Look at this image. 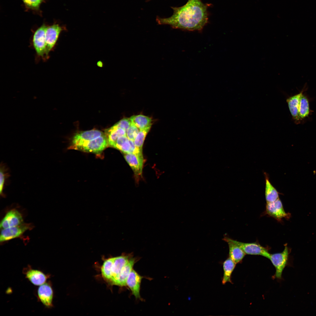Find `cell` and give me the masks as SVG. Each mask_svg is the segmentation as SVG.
Instances as JSON below:
<instances>
[{
	"label": "cell",
	"instance_id": "1",
	"mask_svg": "<svg viewBox=\"0 0 316 316\" xmlns=\"http://www.w3.org/2000/svg\"><path fill=\"white\" fill-rule=\"evenodd\" d=\"M209 5L201 0H188L181 6L171 7L173 13L170 17L157 16L156 20L159 25H169L173 28L201 31L208 23Z\"/></svg>",
	"mask_w": 316,
	"mask_h": 316
},
{
	"label": "cell",
	"instance_id": "2",
	"mask_svg": "<svg viewBox=\"0 0 316 316\" xmlns=\"http://www.w3.org/2000/svg\"><path fill=\"white\" fill-rule=\"evenodd\" d=\"M123 255L106 260L101 267L102 276L107 282L114 285L123 269L131 257Z\"/></svg>",
	"mask_w": 316,
	"mask_h": 316
},
{
	"label": "cell",
	"instance_id": "3",
	"mask_svg": "<svg viewBox=\"0 0 316 316\" xmlns=\"http://www.w3.org/2000/svg\"><path fill=\"white\" fill-rule=\"evenodd\" d=\"M104 133L96 129L78 132L73 137L68 149L81 150L93 144Z\"/></svg>",
	"mask_w": 316,
	"mask_h": 316
},
{
	"label": "cell",
	"instance_id": "4",
	"mask_svg": "<svg viewBox=\"0 0 316 316\" xmlns=\"http://www.w3.org/2000/svg\"><path fill=\"white\" fill-rule=\"evenodd\" d=\"M64 28L57 24L47 26L45 34L46 50L44 61L49 59V53L53 49L60 34Z\"/></svg>",
	"mask_w": 316,
	"mask_h": 316
},
{
	"label": "cell",
	"instance_id": "5",
	"mask_svg": "<svg viewBox=\"0 0 316 316\" xmlns=\"http://www.w3.org/2000/svg\"><path fill=\"white\" fill-rule=\"evenodd\" d=\"M289 251L286 244L283 251L280 253L270 254L269 259L276 269L275 277L281 278L282 272L287 265L288 260Z\"/></svg>",
	"mask_w": 316,
	"mask_h": 316
},
{
	"label": "cell",
	"instance_id": "6",
	"mask_svg": "<svg viewBox=\"0 0 316 316\" xmlns=\"http://www.w3.org/2000/svg\"><path fill=\"white\" fill-rule=\"evenodd\" d=\"M47 26L43 24L35 32L32 43L37 56L44 60L46 50V31Z\"/></svg>",
	"mask_w": 316,
	"mask_h": 316
},
{
	"label": "cell",
	"instance_id": "7",
	"mask_svg": "<svg viewBox=\"0 0 316 316\" xmlns=\"http://www.w3.org/2000/svg\"><path fill=\"white\" fill-rule=\"evenodd\" d=\"M265 212L267 214L278 221L283 218H288L290 216V214L285 212L279 198L274 202L267 203Z\"/></svg>",
	"mask_w": 316,
	"mask_h": 316
},
{
	"label": "cell",
	"instance_id": "8",
	"mask_svg": "<svg viewBox=\"0 0 316 316\" xmlns=\"http://www.w3.org/2000/svg\"><path fill=\"white\" fill-rule=\"evenodd\" d=\"M245 254L260 255L269 259L270 254L267 249L257 242L245 243L234 240Z\"/></svg>",
	"mask_w": 316,
	"mask_h": 316
},
{
	"label": "cell",
	"instance_id": "9",
	"mask_svg": "<svg viewBox=\"0 0 316 316\" xmlns=\"http://www.w3.org/2000/svg\"><path fill=\"white\" fill-rule=\"evenodd\" d=\"M30 227V224L23 223L16 226L2 229L1 232L0 241L3 242L19 237Z\"/></svg>",
	"mask_w": 316,
	"mask_h": 316
},
{
	"label": "cell",
	"instance_id": "10",
	"mask_svg": "<svg viewBox=\"0 0 316 316\" xmlns=\"http://www.w3.org/2000/svg\"><path fill=\"white\" fill-rule=\"evenodd\" d=\"M111 147L119 150L125 153H139L142 150L137 147L133 141L129 140L126 135L119 137Z\"/></svg>",
	"mask_w": 316,
	"mask_h": 316
},
{
	"label": "cell",
	"instance_id": "11",
	"mask_svg": "<svg viewBox=\"0 0 316 316\" xmlns=\"http://www.w3.org/2000/svg\"><path fill=\"white\" fill-rule=\"evenodd\" d=\"M23 219L21 213L15 209L8 212L1 222L0 227L2 229L16 226L23 224Z\"/></svg>",
	"mask_w": 316,
	"mask_h": 316
},
{
	"label": "cell",
	"instance_id": "12",
	"mask_svg": "<svg viewBox=\"0 0 316 316\" xmlns=\"http://www.w3.org/2000/svg\"><path fill=\"white\" fill-rule=\"evenodd\" d=\"M125 154L124 157L135 176H142L143 164L142 153Z\"/></svg>",
	"mask_w": 316,
	"mask_h": 316
},
{
	"label": "cell",
	"instance_id": "13",
	"mask_svg": "<svg viewBox=\"0 0 316 316\" xmlns=\"http://www.w3.org/2000/svg\"><path fill=\"white\" fill-rule=\"evenodd\" d=\"M37 294L40 301L45 306L48 308L52 306L53 292L49 283H45L40 285L37 290Z\"/></svg>",
	"mask_w": 316,
	"mask_h": 316
},
{
	"label": "cell",
	"instance_id": "14",
	"mask_svg": "<svg viewBox=\"0 0 316 316\" xmlns=\"http://www.w3.org/2000/svg\"><path fill=\"white\" fill-rule=\"evenodd\" d=\"M306 84L298 94L291 96L286 100L289 111L293 119L296 123H299L301 120L299 116L298 108L300 100L303 92L306 90Z\"/></svg>",
	"mask_w": 316,
	"mask_h": 316
},
{
	"label": "cell",
	"instance_id": "15",
	"mask_svg": "<svg viewBox=\"0 0 316 316\" xmlns=\"http://www.w3.org/2000/svg\"><path fill=\"white\" fill-rule=\"evenodd\" d=\"M143 277L133 269L127 279L126 284L131 290L133 294L136 299L141 300L140 290L141 280Z\"/></svg>",
	"mask_w": 316,
	"mask_h": 316
},
{
	"label": "cell",
	"instance_id": "16",
	"mask_svg": "<svg viewBox=\"0 0 316 316\" xmlns=\"http://www.w3.org/2000/svg\"><path fill=\"white\" fill-rule=\"evenodd\" d=\"M23 273L26 278L33 284L40 286L45 283L47 276L42 271L28 267L24 269Z\"/></svg>",
	"mask_w": 316,
	"mask_h": 316
},
{
	"label": "cell",
	"instance_id": "17",
	"mask_svg": "<svg viewBox=\"0 0 316 316\" xmlns=\"http://www.w3.org/2000/svg\"><path fill=\"white\" fill-rule=\"evenodd\" d=\"M223 240L228 245L229 257L236 263L241 262L245 255L243 250L235 242L234 240L227 237H225Z\"/></svg>",
	"mask_w": 316,
	"mask_h": 316
},
{
	"label": "cell",
	"instance_id": "18",
	"mask_svg": "<svg viewBox=\"0 0 316 316\" xmlns=\"http://www.w3.org/2000/svg\"><path fill=\"white\" fill-rule=\"evenodd\" d=\"M135 262V260L131 258L128 262L123 269L115 285L121 286H126V282L128 277L133 269V268Z\"/></svg>",
	"mask_w": 316,
	"mask_h": 316
},
{
	"label": "cell",
	"instance_id": "19",
	"mask_svg": "<svg viewBox=\"0 0 316 316\" xmlns=\"http://www.w3.org/2000/svg\"><path fill=\"white\" fill-rule=\"evenodd\" d=\"M236 264L230 257L223 262L224 274L222 280V284H225L228 282L232 283L231 280V275Z\"/></svg>",
	"mask_w": 316,
	"mask_h": 316
},
{
	"label": "cell",
	"instance_id": "20",
	"mask_svg": "<svg viewBox=\"0 0 316 316\" xmlns=\"http://www.w3.org/2000/svg\"><path fill=\"white\" fill-rule=\"evenodd\" d=\"M265 176L266 200L267 203L273 202L279 198V193L271 183L267 175Z\"/></svg>",
	"mask_w": 316,
	"mask_h": 316
},
{
	"label": "cell",
	"instance_id": "21",
	"mask_svg": "<svg viewBox=\"0 0 316 316\" xmlns=\"http://www.w3.org/2000/svg\"><path fill=\"white\" fill-rule=\"evenodd\" d=\"M130 118L132 122L140 130L152 125V118L144 115L140 114L134 115Z\"/></svg>",
	"mask_w": 316,
	"mask_h": 316
},
{
	"label": "cell",
	"instance_id": "22",
	"mask_svg": "<svg viewBox=\"0 0 316 316\" xmlns=\"http://www.w3.org/2000/svg\"><path fill=\"white\" fill-rule=\"evenodd\" d=\"M10 176L8 167L4 163L1 162L0 166V194L3 197H5L3 190L5 186L7 185V180Z\"/></svg>",
	"mask_w": 316,
	"mask_h": 316
},
{
	"label": "cell",
	"instance_id": "23",
	"mask_svg": "<svg viewBox=\"0 0 316 316\" xmlns=\"http://www.w3.org/2000/svg\"><path fill=\"white\" fill-rule=\"evenodd\" d=\"M310 111L308 99L303 94L300 97L298 108L299 116L300 120L308 117Z\"/></svg>",
	"mask_w": 316,
	"mask_h": 316
},
{
	"label": "cell",
	"instance_id": "24",
	"mask_svg": "<svg viewBox=\"0 0 316 316\" xmlns=\"http://www.w3.org/2000/svg\"><path fill=\"white\" fill-rule=\"evenodd\" d=\"M151 126H149L143 129L140 130L134 141L135 146L141 150H142V146L145 138Z\"/></svg>",
	"mask_w": 316,
	"mask_h": 316
},
{
	"label": "cell",
	"instance_id": "25",
	"mask_svg": "<svg viewBox=\"0 0 316 316\" xmlns=\"http://www.w3.org/2000/svg\"><path fill=\"white\" fill-rule=\"evenodd\" d=\"M139 130L140 129L132 122L126 131V135L129 140L134 141Z\"/></svg>",
	"mask_w": 316,
	"mask_h": 316
},
{
	"label": "cell",
	"instance_id": "26",
	"mask_svg": "<svg viewBox=\"0 0 316 316\" xmlns=\"http://www.w3.org/2000/svg\"><path fill=\"white\" fill-rule=\"evenodd\" d=\"M27 7L32 9L37 10L44 0H22Z\"/></svg>",
	"mask_w": 316,
	"mask_h": 316
},
{
	"label": "cell",
	"instance_id": "27",
	"mask_svg": "<svg viewBox=\"0 0 316 316\" xmlns=\"http://www.w3.org/2000/svg\"><path fill=\"white\" fill-rule=\"evenodd\" d=\"M132 123L130 118H125L122 119L115 124L119 127L122 128L126 131L130 126Z\"/></svg>",
	"mask_w": 316,
	"mask_h": 316
},
{
	"label": "cell",
	"instance_id": "28",
	"mask_svg": "<svg viewBox=\"0 0 316 316\" xmlns=\"http://www.w3.org/2000/svg\"><path fill=\"white\" fill-rule=\"evenodd\" d=\"M150 0H146L147 1H150Z\"/></svg>",
	"mask_w": 316,
	"mask_h": 316
}]
</instances>
